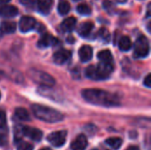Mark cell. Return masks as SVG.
<instances>
[{"label": "cell", "instance_id": "e0dca14e", "mask_svg": "<svg viewBox=\"0 0 151 150\" xmlns=\"http://www.w3.org/2000/svg\"><path fill=\"white\" fill-rule=\"evenodd\" d=\"M94 28V24L90 21H86L81 24L78 28V34L82 37H88Z\"/></svg>", "mask_w": 151, "mask_h": 150}, {"label": "cell", "instance_id": "7402d4cb", "mask_svg": "<svg viewBox=\"0 0 151 150\" xmlns=\"http://www.w3.org/2000/svg\"><path fill=\"white\" fill-rule=\"evenodd\" d=\"M85 74L86 76L93 80H100L98 77V73L96 71V67L95 65H89L86 68L85 70Z\"/></svg>", "mask_w": 151, "mask_h": 150}, {"label": "cell", "instance_id": "4dcf8cb0", "mask_svg": "<svg viewBox=\"0 0 151 150\" xmlns=\"http://www.w3.org/2000/svg\"><path fill=\"white\" fill-rule=\"evenodd\" d=\"M126 150H140V149H139V148H138V147H136V146H130V147H128V148H127Z\"/></svg>", "mask_w": 151, "mask_h": 150}, {"label": "cell", "instance_id": "3957f363", "mask_svg": "<svg viewBox=\"0 0 151 150\" xmlns=\"http://www.w3.org/2000/svg\"><path fill=\"white\" fill-rule=\"evenodd\" d=\"M28 75L31 77V79L37 84L41 85V87H47V88H52L56 81L52 76H50L49 73L38 71L35 69H31L28 72Z\"/></svg>", "mask_w": 151, "mask_h": 150}, {"label": "cell", "instance_id": "cb8c5ba5", "mask_svg": "<svg viewBox=\"0 0 151 150\" xmlns=\"http://www.w3.org/2000/svg\"><path fill=\"white\" fill-rule=\"evenodd\" d=\"M77 11L78 13H80L81 15H84V16H87V15H89L91 14V7L87 4H81L77 6Z\"/></svg>", "mask_w": 151, "mask_h": 150}, {"label": "cell", "instance_id": "484cf974", "mask_svg": "<svg viewBox=\"0 0 151 150\" xmlns=\"http://www.w3.org/2000/svg\"><path fill=\"white\" fill-rule=\"evenodd\" d=\"M17 143V150H33L34 147L32 144L23 141L22 140L19 141Z\"/></svg>", "mask_w": 151, "mask_h": 150}, {"label": "cell", "instance_id": "ffe728a7", "mask_svg": "<svg viewBox=\"0 0 151 150\" xmlns=\"http://www.w3.org/2000/svg\"><path fill=\"white\" fill-rule=\"evenodd\" d=\"M71 9L70 4L66 0H59L58 4V11L60 15H66Z\"/></svg>", "mask_w": 151, "mask_h": 150}, {"label": "cell", "instance_id": "d4e9b609", "mask_svg": "<svg viewBox=\"0 0 151 150\" xmlns=\"http://www.w3.org/2000/svg\"><path fill=\"white\" fill-rule=\"evenodd\" d=\"M97 35L104 42H107L110 40V33H109V31L105 27L100 28L99 31H98V33H97Z\"/></svg>", "mask_w": 151, "mask_h": 150}, {"label": "cell", "instance_id": "2e32d148", "mask_svg": "<svg viewBox=\"0 0 151 150\" xmlns=\"http://www.w3.org/2000/svg\"><path fill=\"white\" fill-rule=\"evenodd\" d=\"M76 23H77V19L74 17H69L62 21L60 27H61L62 31H64V32H66V33L72 32L75 28Z\"/></svg>", "mask_w": 151, "mask_h": 150}, {"label": "cell", "instance_id": "6da1fadb", "mask_svg": "<svg viewBox=\"0 0 151 150\" xmlns=\"http://www.w3.org/2000/svg\"><path fill=\"white\" fill-rule=\"evenodd\" d=\"M81 95L88 103L95 105L105 106V107L119 105L118 100L115 97V95L102 89H96V88L84 89L82 90Z\"/></svg>", "mask_w": 151, "mask_h": 150}, {"label": "cell", "instance_id": "1f68e13d", "mask_svg": "<svg viewBox=\"0 0 151 150\" xmlns=\"http://www.w3.org/2000/svg\"><path fill=\"white\" fill-rule=\"evenodd\" d=\"M150 16V4H149L148 5V10H147V17Z\"/></svg>", "mask_w": 151, "mask_h": 150}, {"label": "cell", "instance_id": "ac0fdd59", "mask_svg": "<svg viewBox=\"0 0 151 150\" xmlns=\"http://www.w3.org/2000/svg\"><path fill=\"white\" fill-rule=\"evenodd\" d=\"M97 57L103 63L112 64V62H113L112 54H111V52L109 50H101L100 52H98Z\"/></svg>", "mask_w": 151, "mask_h": 150}, {"label": "cell", "instance_id": "e575fe53", "mask_svg": "<svg viewBox=\"0 0 151 150\" xmlns=\"http://www.w3.org/2000/svg\"><path fill=\"white\" fill-rule=\"evenodd\" d=\"M117 1H118L119 3H126L127 0H117Z\"/></svg>", "mask_w": 151, "mask_h": 150}, {"label": "cell", "instance_id": "74e56055", "mask_svg": "<svg viewBox=\"0 0 151 150\" xmlns=\"http://www.w3.org/2000/svg\"><path fill=\"white\" fill-rule=\"evenodd\" d=\"M92 150H97V149H92Z\"/></svg>", "mask_w": 151, "mask_h": 150}, {"label": "cell", "instance_id": "d590c367", "mask_svg": "<svg viewBox=\"0 0 151 150\" xmlns=\"http://www.w3.org/2000/svg\"><path fill=\"white\" fill-rule=\"evenodd\" d=\"M41 150H50L49 149H41Z\"/></svg>", "mask_w": 151, "mask_h": 150}, {"label": "cell", "instance_id": "f1b7e54d", "mask_svg": "<svg viewBox=\"0 0 151 150\" xmlns=\"http://www.w3.org/2000/svg\"><path fill=\"white\" fill-rule=\"evenodd\" d=\"M7 144V136L4 133H0V147H4Z\"/></svg>", "mask_w": 151, "mask_h": 150}, {"label": "cell", "instance_id": "44dd1931", "mask_svg": "<svg viewBox=\"0 0 151 150\" xmlns=\"http://www.w3.org/2000/svg\"><path fill=\"white\" fill-rule=\"evenodd\" d=\"M15 117L19 119V120H22V121H28L30 119V116H29V113L28 111L24 109V108H17L15 110Z\"/></svg>", "mask_w": 151, "mask_h": 150}, {"label": "cell", "instance_id": "7a4b0ae2", "mask_svg": "<svg viewBox=\"0 0 151 150\" xmlns=\"http://www.w3.org/2000/svg\"><path fill=\"white\" fill-rule=\"evenodd\" d=\"M32 111L35 118L47 123L60 122L64 118L63 114L58 111L57 110L41 104H33Z\"/></svg>", "mask_w": 151, "mask_h": 150}, {"label": "cell", "instance_id": "8992f818", "mask_svg": "<svg viewBox=\"0 0 151 150\" xmlns=\"http://www.w3.org/2000/svg\"><path fill=\"white\" fill-rule=\"evenodd\" d=\"M21 133L22 136L27 137L35 141H40L42 138V133L41 130L30 126H21Z\"/></svg>", "mask_w": 151, "mask_h": 150}, {"label": "cell", "instance_id": "9a60e30c", "mask_svg": "<svg viewBox=\"0 0 151 150\" xmlns=\"http://www.w3.org/2000/svg\"><path fill=\"white\" fill-rule=\"evenodd\" d=\"M52 5H53V0H38L37 1V8L39 11L43 15H47L50 13Z\"/></svg>", "mask_w": 151, "mask_h": 150}, {"label": "cell", "instance_id": "603a6c76", "mask_svg": "<svg viewBox=\"0 0 151 150\" xmlns=\"http://www.w3.org/2000/svg\"><path fill=\"white\" fill-rule=\"evenodd\" d=\"M105 143L111 148H112L113 149L118 150L122 145V140L119 137H111L107 139L105 141Z\"/></svg>", "mask_w": 151, "mask_h": 150}, {"label": "cell", "instance_id": "4fadbf2b", "mask_svg": "<svg viewBox=\"0 0 151 150\" xmlns=\"http://www.w3.org/2000/svg\"><path fill=\"white\" fill-rule=\"evenodd\" d=\"M18 14V9L14 5H3L0 7V16L3 18H12Z\"/></svg>", "mask_w": 151, "mask_h": 150}, {"label": "cell", "instance_id": "d6a6232c", "mask_svg": "<svg viewBox=\"0 0 151 150\" xmlns=\"http://www.w3.org/2000/svg\"><path fill=\"white\" fill-rule=\"evenodd\" d=\"M11 0H0V4H5L7 3H9Z\"/></svg>", "mask_w": 151, "mask_h": 150}, {"label": "cell", "instance_id": "8d00e7d4", "mask_svg": "<svg viewBox=\"0 0 151 150\" xmlns=\"http://www.w3.org/2000/svg\"><path fill=\"white\" fill-rule=\"evenodd\" d=\"M0 98H1V94H0Z\"/></svg>", "mask_w": 151, "mask_h": 150}, {"label": "cell", "instance_id": "f546056e", "mask_svg": "<svg viewBox=\"0 0 151 150\" xmlns=\"http://www.w3.org/2000/svg\"><path fill=\"white\" fill-rule=\"evenodd\" d=\"M144 85L147 87V88H150L151 87V75L150 74H148L147 77L144 79Z\"/></svg>", "mask_w": 151, "mask_h": 150}, {"label": "cell", "instance_id": "83f0119b", "mask_svg": "<svg viewBox=\"0 0 151 150\" xmlns=\"http://www.w3.org/2000/svg\"><path fill=\"white\" fill-rule=\"evenodd\" d=\"M20 4L27 8H34L35 5V0H19Z\"/></svg>", "mask_w": 151, "mask_h": 150}, {"label": "cell", "instance_id": "9c48e42d", "mask_svg": "<svg viewBox=\"0 0 151 150\" xmlns=\"http://www.w3.org/2000/svg\"><path fill=\"white\" fill-rule=\"evenodd\" d=\"M71 56H72V53L70 50L62 49L54 53L53 61L55 64L61 65H64L65 63H66L71 58Z\"/></svg>", "mask_w": 151, "mask_h": 150}, {"label": "cell", "instance_id": "5b68a950", "mask_svg": "<svg viewBox=\"0 0 151 150\" xmlns=\"http://www.w3.org/2000/svg\"><path fill=\"white\" fill-rule=\"evenodd\" d=\"M67 132L65 130L62 131H57L54 133H51L48 135L47 140L55 148H60L64 146L66 141Z\"/></svg>", "mask_w": 151, "mask_h": 150}, {"label": "cell", "instance_id": "277c9868", "mask_svg": "<svg viewBox=\"0 0 151 150\" xmlns=\"http://www.w3.org/2000/svg\"><path fill=\"white\" fill-rule=\"evenodd\" d=\"M150 53V42L146 36L142 35L140 36L135 43H134V56L137 58H143L146 57Z\"/></svg>", "mask_w": 151, "mask_h": 150}, {"label": "cell", "instance_id": "5bb4252c", "mask_svg": "<svg viewBox=\"0 0 151 150\" xmlns=\"http://www.w3.org/2000/svg\"><path fill=\"white\" fill-rule=\"evenodd\" d=\"M16 30V23L12 21H4L0 24V36L12 34Z\"/></svg>", "mask_w": 151, "mask_h": 150}, {"label": "cell", "instance_id": "d6986e66", "mask_svg": "<svg viewBox=\"0 0 151 150\" xmlns=\"http://www.w3.org/2000/svg\"><path fill=\"white\" fill-rule=\"evenodd\" d=\"M119 48L122 51H128L132 48V42L128 36H122L119 42Z\"/></svg>", "mask_w": 151, "mask_h": 150}, {"label": "cell", "instance_id": "ba28073f", "mask_svg": "<svg viewBox=\"0 0 151 150\" xmlns=\"http://www.w3.org/2000/svg\"><path fill=\"white\" fill-rule=\"evenodd\" d=\"M96 71L99 76V80H106L113 72V65L109 63L100 62L96 66Z\"/></svg>", "mask_w": 151, "mask_h": 150}, {"label": "cell", "instance_id": "30bf717a", "mask_svg": "<svg viewBox=\"0 0 151 150\" xmlns=\"http://www.w3.org/2000/svg\"><path fill=\"white\" fill-rule=\"evenodd\" d=\"M58 42V39L50 34H44L37 42L39 48H48L50 46H54Z\"/></svg>", "mask_w": 151, "mask_h": 150}, {"label": "cell", "instance_id": "8fae6325", "mask_svg": "<svg viewBox=\"0 0 151 150\" xmlns=\"http://www.w3.org/2000/svg\"><path fill=\"white\" fill-rule=\"evenodd\" d=\"M88 146V140L84 134L78 135L71 144L72 150H85Z\"/></svg>", "mask_w": 151, "mask_h": 150}, {"label": "cell", "instance_id": "52a82bcc", "mask_svg": "<svg viewBox=\"0 0 151 150\" xmlns=\"http://www.w3.org/2000/svg\"><path fill=\"white\" fill-rule=\"evenodd\" d=\"M36 27V20L30 16H23L19 22V28L22 33L33 30Z\"/></svg>", "mask_w": 151, "mask_h": 150}, {"label": "cell", "instance_id": "836d02e7", "mask_svg": "<svg viewBox=\"0 0 151 150\" xmlns=\"http://www.w3.org/2000/svg\"><path fill=\"white\" fill-rule=\"evenodd\" d=\"M68 42H74V39L72 38V37H69V38H68Z\"/></svg>", "mask_w": 151, "mask_h": 150}, {"label": "cell", "instance_id": "4316f807", "mask_svg": "<svg viewBox=\"0 0 151 150\" xmlns=\"http://www.w3.org/2000/svg\"><path fill=\"white\" fill-rule=\"evenodd\" d=\"M6 114L4 111L0 110V129H4L6 126Z\"/></svg>", "mask_w": 151, "mask_h": 150}, {"label": "cell", "instance_id": "7c38bea8", "mask_svg": "<svg viewBox=\"0 0 151 150\" xmlns=\"http://www.w3.org/2000/svg\"><path fill=\"white\" fill-rule=\"evenodd\" d=\"M93 57V49L88 45H83L79 50V57L81 62H88Z\"/></svg>", "mask_w": 151, "mask_h": 150}]
</instances>
